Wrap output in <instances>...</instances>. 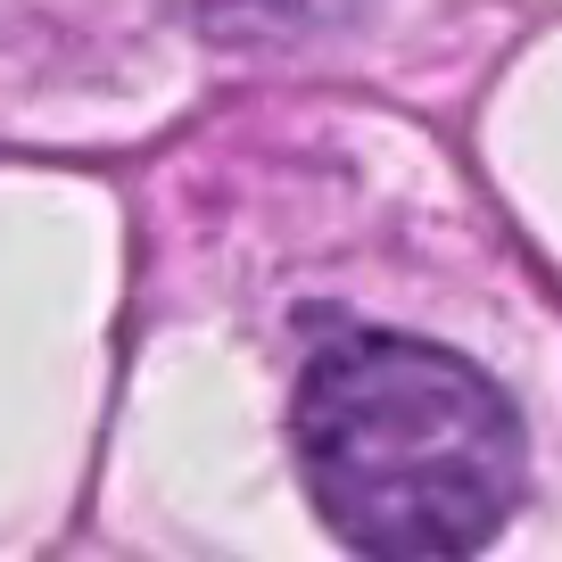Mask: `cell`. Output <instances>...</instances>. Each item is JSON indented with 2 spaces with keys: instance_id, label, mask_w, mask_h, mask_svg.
<instances>
[{
  "instance_id": "cell-1",
  "label": "cell",
  "mask_w": 562,
  "mask_h": 562,
  "mask_svg": "<svg viewBox=\"0 0 562 562\" xmlns=\"http://www.w3.org/2000/svg\"><path fill=\"white\" fill-rule=\"evenodd\" d=\"M315 513L364 554H472L521 496V422L480 364L405 331H339L290 405Z\"/></svg>"
},
{
  "instance_id": "cell-2",
  "label": "cell",
  "mask_w": 562,
  "mask_h": 562,
  "mask_svg": "<svg viewBox=\"0 0 562 562\" xmlns=\"http://www.w3.org/2000/svg\"><path fill=\"white\" fill-rule=\"evenodd\" d=\"M215 25H281V34H315V25L356 18L364 0H199Z\"/></svg>"
}]
</instances>
